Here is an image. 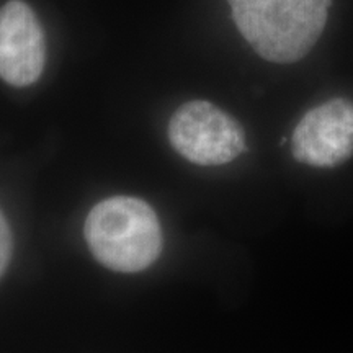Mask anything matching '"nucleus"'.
Masks as SVG:
<instances>
[{
	"instance_id": "nucleus-6",
	"label": "nucleus",
	"mask_w": 353,
	"mask_h": 353,
	"mask_svg": "<svg viewBox=\"0 0 353 353\" xmlns=\"http://www.w3.org/2000/svg\"><path fill=\"white\" fill-rule=\"evenodd\" d=\"M12 250H13V239H12V231L8 226L6 216L0 211V276L6 272L8 262L12 259Z\"/></svg>"
},
{
	"instance_id": "nucleus-1",
	"label": "nucleus",
	"mask_w": 353,
	"mask_h": 353,
	"mask_svg": "<svg viewBox=\"0 0 353 353\" xmlns=\"http://www.w3.org/2000/svg\"><path fill=\"white\" fill-rule=\"evenodd\" d=\"M242 37L276 64L303 59L327 23L330 0H228Z\"/></svg>"
},
{
	"instance_id": "nucleus-5",
	"label": "nucleus",
	"mask_w": 353,
	"mask_h": 353,
	"mask_svg": "<svg viewBox=\"0 0 353 353\" xmlns=\"http://www.w3.org/2000/svg\"><path fill=\"white\" fill-rule=\"evenodd\" d=\"M44 61V33L28 3L10 0L0 7V79L13 87L32 85Z\"/></svg>"
},
{
	"instance_id": "nucleus-2",
	"label": "nucleus",
	"mask_w": 353,
	"mask_h": 353,
	"mask_svg": "<svg viewBox=\"0 0 353 353\" xmlns=\"http://www.w3.org/2000/svg\"><path fill=\"white\" fill-rule=\"evenodd\" d=\"M85 241L101 265L114 272L145 270L162 252V229L148 203L134 196H112L92 208Z\"/></svg>"
},
{
	"instance_id": "nucleus-4",
	"label": "nucleus",
	"mask_w": 353,
	"mask_h": 353,
	"mask_svg": "<svg viewBox=\"0 0 353 353\" xmlns=\"http://www.w3.org/2000/svg\"><path fill=\"white\" fill-rule=\"evenodd\" d=\"M291 151L298 162L332 169L353 156V101L332 99L311 108L294 128Z\"/></svg>"
},
{
	"instance_id": "nucleus-3",
	"label": "nucleus",
	"mask_w": 353,
	"mask_h": 353,
	"mask_svg": "<svg viewBox=\"0 0 353 353\" xmlns=\"http://www.w3.org/2000/svg\"><path fill=\"white\" fill-rule=\"evenodd\" d=\"M172 148L196 165H224L245 151V132L231 114L205 100L183 103L169 123Z\"/></svg>"
}]
</instances>
